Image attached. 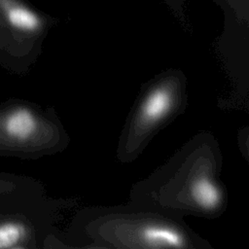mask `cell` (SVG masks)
<instances>
[{
    "instance_id": "cell-1",
    "label": "cell",
    "mask_w": 249,
    "mask_h": 249,
    "mask_svg": "<svg viewBox=\"0 0 249 249\" xmlns=\"http://www.w3.org/2000/svg\"><path fill=\"white\" fill-rule=\"evenodd\" d=\"M8 22L15 28L23 31H35L41 25L38 16L26 7L11 0H0Z\"/></svg>"
},
{
    "instance_id": "cell-4",
    "label": "cell",
    "mask_w": 249,
    "mask_h": 249,
    "mask_svg": "<svg viewBox=\"0 0 249 249\" xmlns=\"http://www.w3.org/2000/svg\"><path fill=\"white\" fill-rule=\"evenodd\" d=\"M191 196L194 201L203 209H214L221 200L218 186L207 177L196 178L191 185Z\"/></svg>"
},
{
    "instance_id": "cell-3",
    "label": "cell",
    "mask_w": 249,
    "mask_h": 249,
    "mask_svg": "<svg viewBox=\"0 0 249 249\" xmlns=\"http://www.w3.org/2000/svg\"><path fill=\"white\" fill-rule=\"evenodd\" d=\"M142 239L151 247H184L185 239L176 230L163 226H149L142 231Z\"/></svg>"
},
{
    "instance_id": "cell-2",
    "label": "cell",
    "mask_w": 249,
    "mask_h": 249,
    "mask_svg": "<svg viewBox=\"0 0 249 249\" xmlns=\"http://www.w3.org/2000/svg\"><path fill=\"white\" fill-rule=\"evenodd\" d=\"M172 104L171 92L163 88L155 89L146 99L141 112L144 124L157 123L170 110Z\"/></svg>"
},
{
    "instance_id": "cell-5",
    "label": "cell",
    "mask_w": 249,
    "mask_h": 249,
    "mask_svg": "<svg viewBox=\"0 0 249 249\" xmlns=\"http://www.w3.org/2000/svg\"><path fill=\"white\" fill-rule=\"evenodd\" d=\"M36 119L26 109H18L12 112L5 121V130L8 135L17 139L30 137L36 129Z\"/></svg>"
},
{
    "instance_id": "cell-6",
    "label": "cell",
    "mask_w": 249,
    "mask_h": 249,
    "mask_svg": "<svg viewBox=\"0 0 249 249\" xmlns=\"http://www.w3.org/2000/svg\"><path fill=\"white\" fill-rule=\"evenodd\" d=\"M25 236V228L18 223L0 225V248L15 247Z\"/></svg>"
}]
</instances>
